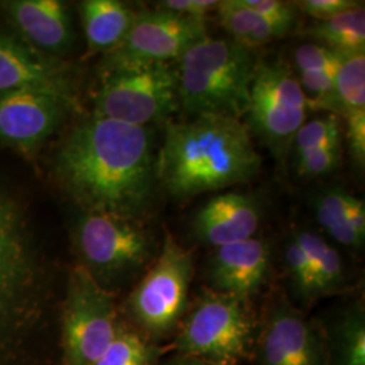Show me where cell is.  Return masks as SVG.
Segmentation results:
<instances>
[{
	"instance_id": "cell-1",
	"label": "cell",
	"mask_w": 365,
	"mask_h": 365,
	"mask_svg": "<svg viewBox=\"0 0 365 365\" xmlns=\"http://www.w3.org/2000/svg\"><path fill=\"white\" fill-rule=\"evenodd\" d=\"M53 168L86 212L141 222L155 205L157 155L149 126L92 115L68 134Z\"/></svg>"
},
{
	"instance_id": "cell-2",
	"label": "cell",
	"mask_w": 365,
	"mask_h": 365,
	"mask_svg": "<svg viewBox=\"0 0 365 365\" xmlns=\"http://www.w3.org/2000/svg\"><path fill=\"white\" fill-rule=\"evenodd\" d=\"M260 153L240 119L197 115L168 119L157 153V180L178 199H190L253 180L261 170Z\"/></svg>"
},
{
	"instance_id": "cell-3",
	"label": "cell",
	"mask_w": 365,
	"mask_h": 365,
	"mask_svg": "<svg viewBox=\"0 0 365 365\" xmlns=\"http://www.w3.org/2000/svg\"><path fill=\"white\" fill-rule=\"evenodd\" d=\"M179 107L188 118L247 114L256 71L252 49L230 38L206 36L178 60Z\"/></svg>"
},
{
	"instance_id": "cell-4",
	"label": "cell",
	"mask_w": 365,
	"mask_h": 365,
	"mask_svg": "<svg viewBox=\"0 0 365 365\" xmlns=\"http://www.w3.org/2000/svg\"><path fill=\"white\" fill-rule=\"evenodd\" d=\"M81 267L108 292L150 265L156 242L140 222L83 211L72 230Z\"/></svg>"
},
{
	"instance_id": "cell-5",
	"label": "cell",
	"mask_w": 365,
	"mask_h": 365,
	"mask_svg": "<svg viewBox=\"0 0 365 365\" xmlns=\"http://www.w3.org/2000/svg\"><path fill=\"white\" fill-rule=\"evenodd\" d=\"M256 334L247 303L209 289L184 315L173 348L206 364L241 365L252 357Z\"/></svg>"
},
{
	"instance_id": "cell-6",
	"label": "cell",
	"mask_w": 365,
	"mask_h": 365,
	"mask_svg": "<svg viewBox=\"0 0 365 365\" xmlns=\"http://www.w3.org/2000/svg\"><path fill=\"white\" fill-rule=\"evenodd\" d=\"M194 274L191 252L167 232L161 248L129 297L134 322L152 339H164L182 322Z\"/></svg>"
},
{
	"instance_id": "cell-7",
	"label": "cell",
	"mask_w": 365,
	"mask_h": 365,
	"mask_svg": "<svg viewBox=\"0 0 365 365\" xmlns=\"http://www.w3.org/2000/svg\"><path fill=\"white\" fill-rule=\"evenodd\" d=\"M179 108L178 75L170 64L125 66L105 72L93 117L148 126Z\"/></svg>"
},
{
	"instance_id": "cell-8",
	"label": "cell",
	"mask_w": 365,
	"mask_h": 365,
	"mask_svg": "<svg viewBox=\"0 0 365 365\" xmlns=\"http://www.w3.org/2000/svg\"><path fill=\"white\" fill-rule=\"evenodd\" d=\"M309 108L299 80L287 63H257L250 87L247 128L276 158L287 157Z\"/></svg>"
},
{
	"instance_id": "cell-9",
	"label": "cell",
	"mask_w": 365,
	"mask_h": 365,
	"mask_svg": "<svg viewBox=\"0 0 365 365\" xmlns=\"http://www.w3.org/2000/svg\"><path fill=\"white\" fill-rule=\"evenodd\" d=\"M120 327L111 292L81 265L76 267L69 276L64 307L66 365H95Z\"/></svg>"
},
{
	"instance_id": "cell-10",
	"label": "cell",
	"mask_w": 365,
	"mask_h": 365,
	"mask_svg": "<svg viewBox=\"0 0 365 365\" xmlns=\"http://www.w3.org/2000/svg\"><path fill=\"white\" fill-rule=\"evenodd\" d=\"M39 279L26 212L0 184V327L33 309Z\"/></svg>"
},
{
	"instance_id": "cell-11",
	"label": "cell",
	"mask_w": 365,
	"mask_h": 365,
	"mask_svg": "<svg viewBox=\"0 0 365 365\" xmlns=\"http://www.w3.org/2000/svg\"><path fill=\"white\" fill-rule=\"evenodd\" d=\"M207 36L206 21L187 18L163 10L137 11L125 39L106 53L103 71L125 66L168 64Z\"/></svg>"
},
{
	"instance_id": "cell-12",
	"label": "cell",
	"mask_w": 365,
	"mask_h": 365,
	"mask_svg": "<svg viewBox=\"0 0 365 365\" xmlns=\"http://www.w3.org/2000/svg\"><path fill=\"white\" fill-rule=\"evenodd\" d=\"M252 356L256 365H327L321 325L309 319L282 292L267 306Z\"/></svg>"
},
{
	"instance_id": "cell-13",
	"label": "cell",
	"mask_w": 365,
	"mask_h": 365,
	"mask_svg": "<svg viewBox=\"0 0 365 365\" xmlns=\"http://www.w3.org/2000/svg\"><path fill=\"white\" fill-rule=\"evenodd\" d=\"M73 95L26 88L0 93V143L33 155L66 119Z\"/></svg>"
},
{
	"instance_id": "cell-14",
	"label": "cell",
	"mask_w": 365,
	"mask_h": 365,
	"mask_svg": "<svg viewBox=\"0 0 365 365\" xmlns=\"http://www.w3.org/2000/svg\"><path fill=\"white\" fill-rule=\"evenodd\" d=\"M269 244L252 237L214 249L207 265V280L212 291L248 304L269 279Z\"/></svg>"
},
{
	"instance_id": "cell-15",
	"label": "cell",
	"mask_w": 365,
	"mask_h": 365,
	"mask_svg": "<svg viewBox=\"0 0 365 365\" xmlns=\"http://www.w3.org/2000/svg\"><path fill=\"white\" fill-rule=\"evenodd\" d=\"M262 220L260 199L245 192H225L209 199L192 220V235L217 249L255 237Z\"/></svg>"
},
{
	"instance_id": "cell-16",
	"label": "cell",
	"mask_w": 365,
	"mask_h": 365,
	"mask_svg": "<svg viewBox=\"0 0 365 365\" xmlns=\"http://www.w3.org/2000/svg\"><path fill=\"white\" fill-rule=\"evenodd\" d=\"M6 16L36 51L51 57L66 56L73 46L75 30L66 3L60 0H9Z\"/></svg>"
},
{
	"instance_id": "cell-17",
	"label": "cell",
	"mask_w": 365,
	"mask_h": 365,
	"mask_svg": "<svg viewBox=\"0 0 365 365\" xmlns=\"http://www.w3.org/2000/svg\"><path fill=\"white\" fill-rule=\"evenodd\" d=\"M26 88L73 95L64 63L36 51L24 39L0 33V93Z\"/></svg>"
},
{
	"instance_id": "cell-18",
	"label": "cell",
	"mask_w": 365,
	"mask_h": 365,
	"mask_svg": "<svg viewBox=\"0 0 365 365\" xmlns=\"http://www.w3.org/2000/svg\"><path fill=\"white\" fill-rule=\"evenodd\" d=\"M80 11L90 54L115 49L137 18V11L119 0H84Z\"/></svg>"
},
{
	"instance_id": "cell-19",
	"label": "cell",
	"mask_w": 365,
	"mask_h": 365,
	"mask_svg": "<svg viewBox=\"0 0 365 365\" xmlns=\"http://www.w3.org/2000/svg\"><path fill=\"white\" fill-rule=\"evenodd\" d=\"M321 329L327 365H365V312L360 300L342 307Z\"/></svg>"
},
{
	"instance_id": "cell-20",
	"label": "cell",
	"mask_w": 365,
	"mask_h": 365,
	"mask_svg": "<svg viewBox=\"0 0 365 365\" xmlns=\"http://www.w3.org/2000/svg\"><path fill=\"white\" fill-rule=\"evenodd\" d=\"M217 15L230 39L252 51L291 31L287 27L265 19L245 6L242 0H221Z\"/></svg>"
},
{
	"instance_id": "cell-21",
	"label": "cell",
	"mask_w": 365,
	"mask_h": 365,
	"mask_svg": "<svg viewBox=\"0 0 365 365\" xmlns=\"http://www.w3.org/2000/svg\"><path fill=\"white\" fill-rule=\"evenodd\" d=\"M310 261L313 269L315 298L333 295L345 286V268L339 249L331 245L324 235L303 229L294 233Z\"/></svg>"
},
{
	"instance_id": "cell-22",
	"label": "cell",
	"mask_w": 365,
	"mask_h": 365,
	"mask_svg": "<svg viewBox=\"0 0 365 365\" xmlns=\"http://www.w3.org/2000/svg\"><path fill=\"white\" fill-rule=\"evenodd\" d=\"M303 34L314 39V43L336 52H365L364 3L325 21H317Z\"/></svg>"
},
{
	"instance_id": "cell-23",
	"label": "cell",
	"mask_w": 365,
	"mask_h": 365,
	"mask_svg": "<svg viewBox=\"0 0 365 365\" xmlns=\"http://www.w3.org/2000/svg\"><path fill=\"white\" fill-rule=\"evenodd\" d=\"M349 192L339 187H329L313 197L314 214L318 225L336 244L352 252L364 248L365 238L360 237L348 220L346 200Z\"/></svg>"
},
{
	"instance_id": "cell-24",
	"label": "cell",
	"mask_w": 365,
	"mask_h": 365,
	"mask_svg": "<svg viewBox=\"0 0 365 365\" xmlns=\"http://www.w3.org/2000/svg\"><path fill=\"white\" fill-rule=\"evenodd\" d=\"M334 86L339 114L365 110V52L341 53Z\"/></svg>"
},
{
	"instance_id": "cell-25",
	"label": "cell",
	"mask_w": 365,
	"mask_h": 365,
	"mask_svg": "<svg viewBox=\"0 0 365 365\" xmlns=\"http://www.w3.org/2000/svg\"><path fill=\"white\" fill-rule=\"evenodd\" d=\"M153 356V346L140 333L122 327L95 365H150Z\"/></svg>"
},
{
	"instance_id": "cell-26",
	"label": "cell",
	"mask_w": 365,
	"mask_h": 365,
	"mask_svg": "<svg viewBox=\"0 0 365 365\" xmlns=\"http://www.w3.org/2000/svg\"><path fill=\"white\" fill-rule=\"evenodd\" d=\"M284 267L295 298L303 304L317 299L310 261L294 235L289 237L284 248Z\"/></svg>"
},
{
	"instance_id": "cell-27",
	"label": "cell",
	"mask_w": 365,
	"mask_h": 365,
	"mask_svg": "<svg viewBox=\"0 0 365 365\" xmlns=\"http://www.w3.org/2000/svg\"><path fill=\"white\" fill-rule=\"evenodd\" d=\"M337 141H342L341 123L336 114H329L325 117L315 118L304 122V125L294 137L291 150L294 152V156L297 157L318 146Z\"/></svg>"
},
{
	"instance_id": "cell-28",
	"label": "cell",
	"mask_w": 365,
	"mask_h": 365,
	"mask_svg": "<svg viewBox=\"0 0 365 365\" xmlns=\"http://www.w3.org/2000/svg\"><path fill=\"white\" fill-rule=\"evenodd\" d=\"M299 84L309 102L310 108L327 110L331 114H339L336 95L334 75L329 72H299Z\"/></svg>"
},
{
	"instance_id": "cell-29",
	"label": "cell",
	"mask_w": 365,
	"mask_h": 365,
	"mask_svg": "<svg viewBox=\"0 0 365 365\" xmlns=\"http://www.w3.org/2000/svg\"><path fill=\"white\" fill-rule=\"evenodd\" d=\"M341 157V141L330 143L295 157V168L302 178H319L337 170Z\"/></svg>"
},
{
	"instance_id": "cell-30",
	"label": "cell",
	"mask_w": 365,
	"mask_h": 365,
	"mask_svg": "<svg viewBox=\"0 0 365 365\" xmlns=\"http://www.w3.org/2000/svg\"><path fill=\"white\" fill-rule=\"evenodd\" d=\"M341 53L331 51L319 43H303L294 52V61L298 72H329L336 73Z\"/></svg>"
},
{
	"instance_id": "cell-31",
	"label": "cell",
	"mask_w": 365,
	"mask_h": 365,
	"mask_svg": "<svg viewBox=\"0 0 365 365\" xmlns=\"http://www.w3.org/2000/svg\"><path fill=\"white\" fill-rule=\"evenodd\" d=\"M245 6L262 15L265 19L292 30L298 19V7L295 3L283 0H242Z\"/></svg>"
},
{
	"instance_id": "cell-32",
	"label": "cell",
	"mask_w": 365,
	"mask_h": 365,
	"mask_svg": "<svg viewBox=\"0 0 365 365\" xmlns=\"http://www.w3.org/2000/svg\"><path fill=\"white\" fill-rule=\"evenodd\" d=\"M220 1L218 0H164L157 3L156 9L168 11V13L178 14L187 18L206 21L209 14L217 11Z\"/></svg>"
},
{
	"instance_id": "cell-33",
	"label": "cell",
	"mask_w": 365,
	"mask_h": 365,
	"mask_svg": "<svg viewBox=\"0 0 365 365\" xmlns=\"http://www.w3.org/2000/svg\"><path fill=\"white\" fill-rule=\"evenodd\" d=\"M346 137L349 150L354 163L364 167L365 161V110L348 113L346 115Z\"/></svg>"
},
{
	"instance_id": "cell-34",
	"label": "cell",
	"mask_w": 365,
	"mask_h": 365,
	"mask_svg": "<svg viewBox=\"0 0 365 365\" xmlns=\"http://www.w3.org/2000/svg\"><path fill=\"white\" fill-rule=\"evenodd\" d=\"M361 1L357 0H303L295 3L298 10L307 14L317 21H325L339 13L356 7Z\"/></svg>"
},
{
	"instance_id": "cell-35",
	"label": "cell",
	"mask_w": 365,
	"mask_h": 365,
	"mask_svg": "<svg viewBox=\"0 0 365 365\" xmlns=\"http://www.w3.org/2000/svg\"><path fill=\"white\" fill-rule=\"evenodd\" d=\"M346 212H348V220L352 225L353 230L360 237L365 238L364 200L349 194L346 200Z\"/></svg>"
},
{
	"instance_id": "cell-36",
	"label": "cell",
	"mask_w": 365,
	"mask_h": 365,
	"mask_svg": "<svg viewBox=\"0 0 365 365\" xmlns=\"http://www.w3.org/2000/svg\"><path fill=\"white\" fill-rule=\"evenodd\" d=\"M170 365H209L206 364V363H203V361H200V360H197V359H194V357H190V356H184V354H178L172 361H170Z\"/></svg>"
}]
</instances>
